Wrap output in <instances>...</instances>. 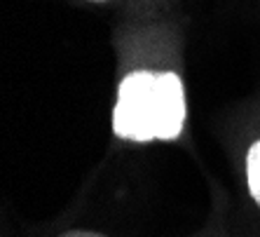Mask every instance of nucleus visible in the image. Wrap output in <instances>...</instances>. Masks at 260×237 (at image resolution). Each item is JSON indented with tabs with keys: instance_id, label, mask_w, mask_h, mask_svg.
<instances>
[{
	"instance_id": "f257e3e1",
	"label": "nucleus",
	"mask_w": 260,
	"mask_h": 237,
	"mask_svg": "<svg viewBox=\"0 0 260 237\" xmlns=\"http://www.w3.org/2000/svg\"><path fill=\"white\" fill-rule=\"evenodd\" d=\"M185 125V92L174 71H132L117 87L113 132L120 139L176 141Z\"/></svg>"
},
{
	"instance_id": "f03ea898",
	"label": "nucleus",
	"mask_w": 260,
	"mask_h": 237,
	"mask_svg": "<svg viewBox=\"0 0 260 237\" xmlns=\"http://www.w3.org/2000/svg\"><path fill=\"white\" fill-rule=\"evenodd\" d=\"M246 183L251 197L260 207V139L246 153Z\"/></svg>"
},
{
	"instance_id": "7ed1b4c3",
	"label": "nucleus",
	"mask_w": 260,
	"mask_h": 237,
	"mask_svg": "<svg viewBox=\"0 0 260 237\" xmlns=\"http://www.w3.org/2000/svg\"><path fill=\"white\" fill-rule=\"evenodd\" d=\"M59 237H106L101 232H91V230H71V232H63Z\"/></svg>"
},
{
	"instance_id": "20e7f679",
	"label": "nucleus",
	"mask_w": 260,
	"mask_h": 237,
	"mask_svg": "<svg viewBox=\"0 0 260 237\" xmlns=\"http://www.w3.org/2000/svg\"><path fill=\"white\" fill-rule=\"evenodd\" d=\"M91 3H106V0H91Z\"/></svg>"
}]
</instances>
